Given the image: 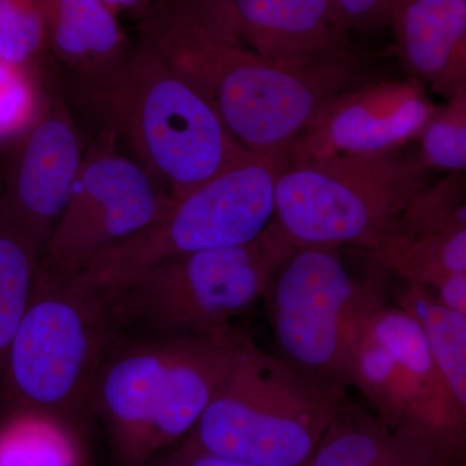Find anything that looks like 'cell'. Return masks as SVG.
Listing matches in <instances>:
<instances>
[{
  "mask_svg": "<svg viewBox=\"0 0 466 466\" xmlns=\"http://www.w3.org/2000/svg\"><path fill=\"white\" fill-rule=\"evenodd\" d=\"M139 23L140 41L210 104L233 139L280 167L325 103L358 85L352 61L312 70L269 63L177 0H152Z\"/></svg>",
  "mask_w": 466,
  "mask_h": 466,
  "instance_id": "1",
  "label": "cell"
},
{
  "mask_svg": "<svg viewBox=\"0 0 466 466\" xmlns=\"http://www.w3.org/2000/svg\"><path fill=\"white\" fill-rule=\"evenodd\" d=\"M70 79L79 104L173 198L254 156L142 41L112 66Z\"/></svg>",
  "mask_w": 466,
  "mask_h": 466,
  "instance_id": "2",
  "label": "cell"
},
{
  "mask_svg": "<svg viewBox=\"0 0 466 466\" xmlns=\"http://www.w3.org/2000/svg\"><path fill=\"white\" fill-rule=\"evenodd\" d=\"M250 337L232 325L110 350L91 403L99 408L119 461L148 466L191 433Z\"/></svg>",
  "mask_w": 466,
  "mask_h": 466,
  "instance_id": "3",
  "label": "cell"
},
{
  "mask_svg": "<svg viewBox=\"0 0 466 466\" xmlns=\"http://www.w3.org/2000/svg\"><path fill=\"white\" fill-rule=\"evenodd\" d=\"M346 392L263 351L250 337L180 443L254 466H306Z\"/></svg>",
  "mask_w": 466,
  "mask_h": 466,
  "instance_id": "4",
  "label": "cell"
},
{
  "mask_svg": "<svg viewBox=\"0 0 466 466\" xmlns=\"http://www.w3.org/2000/svg\"><path fill=\"white\" fill-rule=\"evenodd\" d=\"M116 320L103 293L75 275L39 266L25 311L3 364L0 383L11 410L69 421L91 404Z\"/></svg>",
  "mask_w": 466,
  "mask_h": 466,
  "instance_id": "5",
  "label": "cell"
},
{
  "mask_svg": "<svg viewBox=\"0 0 466 466\" xmlns=\"http://www.w3.org/2000/svg\"><path fill=\"white\" fill-rule=\"evenodd\" d=\"M419 156L288 162L275 186L274 222L299 248L354 247L370 253L428 179Z\"/></svg>",
  "mask_w": 466,
  "mask_h": 466,
  "instance_id": "6",
  "label": "cell"
},
{
  "mask_svg": "<svg viewBox=\"0 0 466 466\" xmlns=\"http://www.w3.org/2000/svg\"><path fill=\"white\" fill-rule=\"evenodd\" d=\"M294 250L271 220L248 244L164 260L104 297L116 323L134 321L156 337L216 333L263 299L272 275Z\"/></svg>",
  "mask_w": 466,
  "mask_h": 466,
  "instance_id": "7",
  "label": "cell"
},
{
  "mask_svg": "<svg viewBox=\"0 0 466 466\" xmlns=\"http://www.w3.org/2000/svg\"><path fill=\"white\" fill-rule=\"evenodd\" d=\"M341 248H299L276 269L263 300L280 358L319 381L348 391L345 361L352 339L388 303L390 272L370 259L352 272Z\"/></svg>",
  "mask_w": 466,
  "mask_h": 466,
  "instance_id": "8",
  "label": "cell"
},
{
  "mask_svg": "<svg viewBox=\"0 0 466 466\" xmlns=\"http://www.w3.org/2000/svg\"><path fill=\"white\" fill-rule=\"evenodd\" d=\"M280 168L251 156L173 198L152 225L95 257L76 278L108 296L164 260L253 241L274 218Z\"/></svg>",
  "mask_w": 466,
  "mask_h": 466,
  "instance_id": "9",
  "label": "cell"
},
{
  "mask_svg": "<svg viewBox=\"0 0 466 466\" xmlns=\"http://www.w3.org/2000/svg\"><path fill=\"white\" fill-rule=\"evenodd\" d=\"M345 385L386 425L415 428L464 461L466 408L451 392L421 328L398 306L385 303L359 327L346 355Z\"/></svg>",
  "mask_w": 466,
  "mask_h": 466,
  "instance_id": "10",
  "label": "cell"
},
{
  "mask_svg": "<svg viewBox=\"0 0 466 466\" xmlns=\"http://www.w3.org/2000/svg\"><path fill=\"white\" fill-rule=\"evenodd\" d=\"M171 201L146 168L118 152L115 134L101 128L84 155L39 266L54 274L75 275L103 251L152 225Z\"/></svg>",
  "mask_w": 466,
  "mask_h": 466,
  "instance_id": "11",
  "label": "cell"
},
{
  "mask_svg": "<svg viewBox=\"0 0 466 466\" xmlns=\"http://www.w3.org/2000/svg\"><path fill=\"white\" fill-rule=\"evenodd\" d=\"M207 25L269 63L312 70L348 63L346 29L333 0H177Z\"/></svg>",
  "mask_w": 466,
  "mask_h": 466,
  "instance_id": "12",
  "label": "cell"
},
{
  "mask_svg": "<svg viewBox=\"0 0 466 466\" xmlns=\"http://www.w3.org/2000/svg\"><path fill=\"white\" fill-rule=\"evenodd\" d=\"M438 106L425 86L406 81L357 85L325 103L294 143L287 162L398 152L420 137Z\"/></svg>",
  "mask_w": 466,
  "mask_h": 466,
  "instance_id": "13",
  "label": "cell"
},
{
  "mask_svg": "<svg viewBox=\"0 0 466 466\" xmlns=\"http://www.w3.org/2000/svg\"><path fill=\"white\" fill-rule=\"evenodd\" d=\"M38 113L0 182L9 214L41 256L66 210L85 153L60 95L48 97Z\"/></svg>",
  "mask_w": 466,
  "mask_h": 466,
  "instance_id": "14",
  "label": "cell"
},
{
  "mask_svg": "<svg viewBox=\"0 0 466 466\" xmlns=\"http://www.w3.org/2000/svg\"><path fill=\"white\" fill-rule=\"evenodd\" d=\"M367 256L428 290L446 276L466 274L464 174L422 187Z\"/></svg>",
  "mask_w": 466,
  "mask_h": 466,
  "instance_id": "15",
  "label": "cell"
},
{
  "mask_svg": "<svg viewBox=\"0 0 466 466\" xmlns=\"http://www.w3.org/2000/svg\"><path fill=\"white\" fill-rule=\"evenodd\" d=\"M389 24L412 78L447 100L466 91V0H391Z\"/></svg>",
  "mask_w": 466,
  "mask_h": 466,
  "instance_id": "16",
  "label": "cell"
},
{
  "mask_svg": "<svg viewBox=\"0 0 466 466\" xmlns=\"http://www.w3.org/2000/svg\"><path fill=\"white\" fill-rule=\"evenodd\" d=\"M415 428L386 425L346 398L306 466H461Z\"/></svg>",
  "mask_w": 466,
  "mask_h": 466,
  "instance_id": "17",
  "label": "cell"
},
{
  "mask_svg": "<svg viewBox=\"0 0 466 466\" xmlns=\"http://www.w3.org/2000/svg\"><path fill=\"white\" fill-rule=\"evenodd\" d=\"M48 51L70 76L112 66L128 51L115 14L103 0H42Z\"/></svg>",
  "mask_w": 466,
  "mask_h": 466,
  "instance_id": "18",
  "label": "cell"
},
{
  "mask_svg": "<svg viewBox=\"0 0 466 466\" xmlns=\"http://www.w3.org/2000/svg\"><path fill=\"white\" fill-rule=\"evenodd\" d=\"M397 306L421 328L451 392L466 408V314L446 308L424 287L407 281L398 293Z\"/></svg>",
  "mask_w": 466,
  "mask_h": 466,
  "instance_id": "19",
  "label": "cell"
},
{
  "mask_svg": "<svg viewBox=\"0 0 466 466\" xmlns=\"http://www.w3.org/2000/svg\"><path fill=\"white\" fill-rule=\"evenodd\" d=\"M0 466H82L81 446L66 420L11 410L0 424Z\"/></svg>",
  "mask_w": 466,
  "mask_h": 466,
  "instance_id": "20",
  "label": "cell"
},
{
  "mask_svg": "<svg viewBox=\"0 0 466 466\" xmlns=\"http://www.w3.org/2000/svg\"><path fill=\"white\" fill-rule=\"evenodd\" d=\"M39 256L9 214L0 182V375L5 352L25 311Z\"/></svg>",
  "mask_w": 466,
  "mask_h": 466,
  "instance_id": "21",
  "label": "cell"
},
{
  "mask_svg": "<svg viewBox=\"0 0 466 466\" xmlns=\"http://www.w3.org/2000/svg\"><path fill=\"white\" fill-rule=\"evenodd\" d=\"M48 55L42 0H0V63L35 76Z\"/></svg>",
  "mask_w": 466,
  "mask_h": 466,
  "instance_id": "22",
  "label": "cell"
},
{
  "mask_svg": "<svg viewBox=\"0 0 466 466\" xmlns=\"http://www.w3.org/2000/svg\"><path fill=\"white\" fill-rule=\"evenodd\" d=\"M420 159L428 170L464 174L466 168V91L450 97L420 134Z\"/></svg>",
  "mask_w": 466,
  "mask_h": 466,
  "instance_id": "23",
  "label": "cell"
},
{
  "mask_svg": "<svg viewBox=\"0 0 466 466\" xmlns=\"http://www.w3.org/2000/svg\"><path fill=\"white\" fill-rule=\"evenodd\" d=\"M34 76L0 63V137L16 133L32 116Z\"/></svg>",
  "mask_w": 466,
  "mask_h": 466,
  "instance_id": "24",
  "label": "cell"
},
{
  "mask_svg": "<svg viewBox=\"0 0 466 466\" xmlns=\"http://www.w3.org/2000/svg\"><path fill=\"white\" fill-rule=\"evenodd\" d=\"M346 29L372 30L389 24L391 0H333Z\"/></svg>",
  "mask_w": 466,
  "mask_h": 466,
  "instance_id": "25",
  "label": "cell"
},
{
  "mask_svg": "<svg viewBox=\"0 0 466 466\" xmlns=\"http://www.w3.org/2000/svg\"><path fill=\"white\" fill-rule=\"evenodd\" d=\"M150 466H254L238 460L214 455L179 443L156 456Z\"/></svg>",
  "mask_w": 466,
  "mask_h": 466,
  "instance_id": "26",
  "label": "cell"
},
{
  "mask_svg": "<svg viewBox=\"0 0 466 466\" xmlns=\"http://www.w3.org/2000/svg\"><path fill=\"white\" fill-rule=\"evenodd\" d=\"M441 305L466 314V274H451L429 290Z\"/></svg>",
  "mask_w": 466,
  "mask_h": 466,
  "instance_id": "27",
  "label": "cell"
},
{
  "mask_svg": "<svg viewBox=\"0 0 466 466\" xmlns=\"http://www.w3.org/2000/svg\"><path fill=\"white\" fill-rule=\"evenodd\" d=\"M115 14L130 15L140 20L150 7L152 0H103Z\"/></svg>",
  "mask_w": 466,
  "mask_h": 466,
  "instance_id": "28",
  "label": "cell"
}]
</instances>
